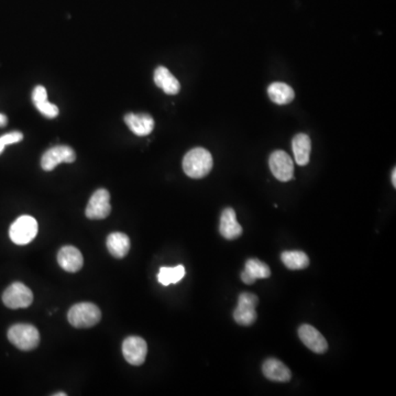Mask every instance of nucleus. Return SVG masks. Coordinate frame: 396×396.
Here are the masks:
<instances>
[{"label":"nucleus","instance_id":"21","mask_svg":"<svg viewBox=\"0 0 396 396\" xmlns=\"http://www.w3.org/2000/svg\"><path fill=\"white\" fill-rule=\"evenodd\" d=\"M268 94L271 101H274L277 105H288L295 98L293 88L288 86V84L280 83V82H276L269 86Z\"/></svg>","mask_w":396,"mask_h":396},{"label":"nucleus","instance_id":"3","mask_svg":"<svg viewBox=\"0 0 396 396\" xmlns=\"http://www.w3.org/2000/svg\"><path fill=\"white\" fill-rule=\"evenodd\" d=\"M8 339L20 350L29 351L36 348L40 343L39 330L28 324H17L8 330Z\"/></svg>","mask_w":396,"mask_h":396},{"label":"nucleus","instance_id":"4","mask_svg":"<svg viewBox=\"0 0 396 396\" xmlns=\"http://www.w3.org/2000/svg\"><path fill=\"white\" fill-rule=\"evenodd\" d=\"M39 226L36 219L31 216L25 215L18 218L9 229V237L12 243L19 246L28 245L36 238Z\"/></svg>","mask_w":396,"mask_h":396},{"label":"nucleus","instance_id":"15","mask_svg":"<svg viewBox=\"0 0 396 396\" xmlns=\"http://www.w3.org/2000/svg\"><path fill=\"white\" fill-rule=\"evenodd\" d=\"M154 83L168 95H176L181 90V84L175 76L164 66H159L154 71Z\"/></svg>","mask_w":396,"mask_h":396},{"label":"nucleus","instance_id":"9","mask_svg":"<svg viewBox=\"0 0 396 396\" xmlns=\"http://www.w3.org/2000/svg\"><path fill=\"white\" fill-rule=\"evenodd\" d=\"M123 357L132 366H141L148 354V346L143 338L132 336L125 339L123 343Z\"/></svg>","mask_w":396,"mask_h":396},{"label":"nucleus","instance_id":"26","mask_svg":"<svg viewBox=\"0 0 396 396\" xmlns=\"http://www.w3.org/2000/svg\"><path fill=\"white\" fill-rule=\"evenodd\" d=\"M392 184L393 186H396V169H394L393 172H392Z\"/></svg>","mask_w":396,"mask_h":396},{"label":"nucleus","instance_id":"5","mask_svg":"<svg viewBox=\"0 0 396 396\" xmlns=\"http://www.w3.org/2000/svg\"><path fill=\"white\" fill-rule=\"evenodd\" d=\"M259 299L251 293H243L239 296L238 305L234 310V319L237 324L250 326L257 321V308Z\"/></svg>","mask_w":396,"mask_h":396},{"label":"nucleus","instance_id":"19","mask_svg":"<svg viewBox=\"0 0 396 396\" xmlns=\"http://www.w3.org/2000/svg\"><path fill=\"white\" fill-rule=\"evenodd\" d=\"M107 248L112 257L123 259L130 250V239L123 232H112L107 238Z\"/></svg>","mask_w":396,"mask_h":396},{"label":"nucleus","instance_id":"20","mask_svg":"<svg viewBox=\"0 0 396 396\" xmlns=\"http://www.w3.org/2000/svg\"><path fill=\"white\" fill-rule=\"evenodd\" d=\"M32 101L34 106L43 116L55 118L59 114V108L48 101V92L43 86H36L32 92Z\"/></svg>","mask_w":396,"mask_h":396},{"label":"nucleus","instance_id":"10","mask_svg":"<svg viewBox=\"0 0 396 396\" xmlns=\"http://www.w3.org/2000/svg\"><path fill=\"white\" fill-rule=\"evenodd\" d=\"M76 154L67 145H58L49 149L42 156L41 166L45 171H52L61 163H73L75 161Z\"/></svg>","mask_w":396,"mask_h":396},{"label":"nucleus","instance_id":"23","mask_svg":"<svg viewBox=\"0 0 396 396\" xmlns=\"http://www.w3.org/2000/svg\"><path fill=\"white\" fill-rule=\"evenodd\" d=\"M185 275V269L183 265H177L174 268L160 269L158 280L161 284L169 286L170 284L179 283Z\"/></svg>","mask_w":396,"mask_h":396},{"label":"nucleus","instance_id":"1","mask_svg":"<svg viewBox=\"0 0 396 396\" xmlns=\"http://www.w3.org/2000/svg\"><path fill=\"white\" fill-rule=\"evenodd\" d=\"M214 161L210 151L195 148L188 151L183 159V170L192 179H201L210 174Z\"/></svg>","mask_w":396,"mask_h":396},{"label":"nucleus","instance_id":"25","mask_svg":"<svg viewBox=\"0 0 396 396\" xmlns=\"http://www.w3.org/2000/svg\"><path fill=\"white\" fill-rule=\"evenodd\" d=\"M8 123V118L5 114H0V127H5Z\"/></svg>","mask_w":396,"mask_h":396},{"label":"nucleus","instance_id":"12","mask_svg":"<svg viewBox=\"0 0 396 396\" xmlns=\"http://www.w3.org/2000/svg\"><path fill=\"white\" fill-rule=\"evenodd\" d=\"M58 262L63 270L74 273L81 270L83 267V256L75 247L66 246L60 250L58 253Z\"/></svg>","mask_w":396,"mask_h":396},{"label":"nucleus","instance_id":"8","mask_svg":"<svg viewBox=\"0 0 396 396\" xmlns=\"http://www.w3.org/2000/svg\"><path fill=\"white\" fill-rule=\"evenodd\" d=\"M109 201H110V194L108 190H103V188L96 190L90 197L86 210H85L86 217L94 221L108 217L112 212V206Z\"/></svg>","mask_w":396,"mask_h":396},{"label":"nucleus","instance_id":"16","mask_svg":"<svg viewBox=\"0 0 396 396\" xmlns=\"http://www.w3.org/2000/svg\"><path fill=\"white\" fill-rule=\"evenodd\" d=\"M262 371L267 379L275 382H288L292 377L290 369L277 359H268L265 361L263 363Z\"/></svg>","mask_w":396,"mask_h":396},{"label":"nucleus","instance_id":"24","mask_svg":"<svg viewBox=\"0 0 396 396\" xmlns=\"http://www.w3.org/2000/svg\"><path fill=\"white\" fill-rule=\"evenodd\" d=\"M23 139V134L18 132H10V134H7L3 137H0V154L3 153L7 145L20 143Z\"/></svg>","mask_w":396,"mask_h":396},{"label":"nucleus","instance_id":"6","mask_svg":"<svg viewBox=\"0 0 396 396\" xmlns=\"http://www.w3.org/2000/svg\"><path fill=\"white\" fill-rule=\"evenodd\" d=\"M3 304L12 310L25 308L30 306L34 301L32 290L20 282L14 283L3 292Z\"/></svg>","mask_w":396,"mask_h":396},{"label":"nucleus","instance_id":"2","mask_svg":"<svg viewBox=\"0 0 396 396\" xmlns=\"http://www.w3.org/2000/svg\"><path fill=\"white\" fill-rule=\"evenodd\" d=\"M67 319L75 328H90L101 321V312L92 303H78L71 307Z\"/></svg>","mask_w":396,"mask_h":396},{"label":"nucleus","instance_id":"18","mask_svg":"<svg viewBox=\"0 0 396 396\" xmlns=\"http://www.w3.org/2000/svg\"><path fill=\"white\" fill-rule=\"evenodd\" d=\"M292 148L295 156V162L301 166L308 164L312 151L310 138L305 134H296L292 141Z\"/></svg>","mask_w":396,"mask_h":396},{"label":"nucleus","instance_id":"27","mask_svg":"<svg viewBox=\"0 0 396 396\" xmlns=\"http://www.w3.org/2000/svg\"><path fill=\"white\" fill-rule=\"evenodd\" d=\"M54 396H66V394H65V393H55V394H54Z\"/></svg>","mask_w":396,"mask_h":396},{"label":"nucleus","instance_id":"13","mask_svg":"<svg viewBox=\"0 0 396 396\" xmlns=\"http://www.w3.org/2000/svg\"><path fill=\"white\" fill-rule=\"evenodd\" d=\"M125 123L128 128L139 137L148 136L153 132L154 121L150 114H128L125 116Z\"/></svg>","mask_w":396,"mask_h":396},{"label":"nucleus","instance_id":"11","mask_svg":"<svg viewBox=\"0 0 396 396\" xmlns=\"http://www.w3.org/2000/svg\"><path fill=\"white\" fill-rule=\"evenodd\" d=\"M299 336L301 343L316 354H324L328 349V343L324 336L310 325H301L299 327Z\"/></svg>","mask_w":396,"mask_h":396},{"label":"nucleus","instance_id":"17","mask_svg":"<svg viewBox=\"0 0 396 396\" xmlns=\"http://www.w3.org/2000/svg\"><path fill=\"white\" fill-rule=\"evenodd\" d=\"M271 275L270 268L262 261L257 259H249L246 268L241 273V280L246 284H252L258 279H267Z\"/></svg>","mask_w":396,"mask_h":396},{"label":"nucleus","instance_id":"22","mask_svg":"<svg viewBox=\"0 0 396 396\" xmlns=\"http://www.w3.org/2000/svg\"><path fill=\"white\" fill-rule=\"evenodd\" d=\"M281 260L290 270H303L310 264L307 254L301 251H284L281 254Z\"/></svg>","mask_w":396,"mask_h":396},{"label":"nucleus","instance_id":"7","mask_svg":"<svg viewBox=\"0 0 396 396\" xmlns=\"http://www.w3.org/2000/svg\"><path fill=\"white\" fill-rule=\"evenodd\" d=\"M271 172L275 176V179L281 182H288L294 177V163L284 151H274L271 154L270 160Z\"/></svg>","mask_w":396,"mask_h":396},{"label":"nucleus","instance_id":"14","mask_svg":"<svg viewBox=\"0 0 396 396\" xmlns=\"http://www.w3.org/2000/svg\"><path fill=\"white\" fill-rule=\"evenodd\" d=\"M219 230L221 236L228 240L237 239L243 234V227L238 223L236 212L232 208H226L221 214Z\"/></svg>","mask_w":396,"mask_h":396}]
</instances>
